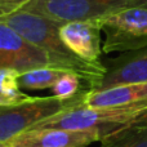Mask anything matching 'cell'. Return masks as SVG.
Here are the masks:
<instances>
[{
    "instance_id": "277c9868",
    "label": "cell",
    "mask_w": 147,
    "mask_h": 147,
    "mask_svg": "<svg viewBox=\"0 0 147 147\" xmlns=\"http://www.w3.org/2000/svg\"><path fill=\"white\" fill-rule=\"evenodd\" d=\"M132 0H30L21 10L48 17L61 23L101 22L107 17L127 9Z\"/></svg>"
},
{
    "instance_id": "5bb4252c",
    "label": "cell",
    "mask_w": 147,
    "mask_h": 147,
    "mask_svg": "<svg viewBox=\"0 0 147 147\" xmlns=\"http://www.w3.org/2000/svg\"><path fill=\"white\" fill-rule=\"evenodd\" d=\"M81 90V79L72 72H66L52 88L53 96L65 99L76 96Z\"/></svg>"
},
{
    "instance_id": "e0dca14e",
    "label": "cell",
    "mask_w": 147,
    "mask_h": 147,
    "mask_svg": "<svg viewBox=\"0 0 147 147\" xmlns=\"http://www.w3.org/2000/svg\"><path fill=\"white\" fill-rule=\"evenodd\" d=\"M0 147H7V146H5V145H1V143H0Z\"/></svg>"
},
{
    "instance_id": "5b68a950",
    "label": "cell",
    "mask_w": 147,
    "mask_h": 147,
    "mask_svg": "<svg viewBox=\"0 0 147 147\" xmlns=\"http://www.w3.org/2000/svg\"><path fill=\"white\" fill-rule=\"evenodd\" d=\"M103 53H130L147 47V8H127L101 22Z\"/></svg>"
},
{
    "instance_id": "3957f363",
    "label": "cell",
    "mask_w": 147,
    "mask_h": 147,
    "mask_svg": "<svg viewBox=\"0 0 147 147\" xmlns=\"http://www.w3.org/2000/svg\"><path fill=\"white\" fill-rule=\"evenodd\" d=\"M147 117V103L128 107H80L40 123L32 129H96L103 140Z\"/></svg>"
},
{
    "instance_id": "6da1fadb",
    "label": "cell",
    "mask_w": 147,
    "mask_h": 147,
    "mask_svg": "<svg viewBox=\"0 0 147 147\" xmlns=\"http://www.w3.org/2000/svg\"><path fill=\"white\" fill-rule=\"evenodd\" d=\"M0 22L7 23L18 34L43 48L51 58V67L78 75L89 89L101 88L107 74V66L102 62H88L76 56L61 39L59 30L63 23L27 10L3 14L0 16Z\"/></svg>"
},
{
    "instance_id": "9c48e42d",
    "label": "cell",
    "mask_w": 147,
    "mask_h": 147,
    "mask_svg": "<svg viewBox=\"0 0 147 147\" xmlns=\"http://www.w3.org/2000/svg\"><path fill=\"white\" fill-rule=\"evenodd\" d=\"M134 83H147V47L111 61L99 89Z\"/></svg>"
},
{
    "instance_id": "ba28073f",
    "label": "cell",
    "mask_w": 147,
    "mask_h": 147,
    "mask_svg": "<svg viewBox=\"0 0 147 147\" xmlns=\"http://www.w3.org/2000/svg\"><path fill=\"white\" fill-rule=\"evenodd\" d=\"M102 27L98 22H75L63 23L59 30L61 39L80 58L88 62H101L99 56L103 53L101 41Z\"/></svg>"
},
{
    "instance_id": "9a60e30c",
    "label": "cell",
    "mask_w": 147,
    "mask_h": 147,
    "mask_svg": "<svg viewBox=\"0 0 147 147\" xmlns=\"http://www.w3.org/2000/svg\"><path fill=\"white\" fill-rule=\"evenodd\" d=\"M30 0H0V16L21 10Z\"/></svg>"
},
{
    "instance_id": "30bf717a",
    "label": "cell",
    "mask_w": 147,
    "mask_h": 147,
    "mask_svg": "<svg viewBox=\"0 0 147 147\" xmlns=\"http://www.w3.org/2000/svg\"><path fill=\"white\" fill-rule=\"evenodd\" d=\"M147 103V83L123 84L107 89H89L86 107H128Z\"/></svg>"
},
{
    "instance_id": "8992f818",
    "label": "cell",
    "mask_w": 147,
    "mask_h": 147,
    "mask_svg": "<svg viewBox=\"0 0 147 147\" xmlns=\"http://www.w3.org/2000/svg\"><path fill=\"white\" fill-rule=\"evenodd\" d=\"M44 67H51L48 53L7 23L0 22V69H10L23 75Z\"/></svg>"
},
{
    "instance_id": "7c38bea8",
    "label": "cell",
    "mask_w": 147,
    "mask_h": 147,
    "mask_svg": "<svg viewBox=\"0 0 147 147\" xmlns=\"http://www.w3.org/2000/svg\"><path fill=\"white\" fill-rule=\"evenodd\" d=\"M20 78L14 70L0 69V106L17 105L30 97L21 90Z\"/></svg>"
},
{
    "instance_id": "4fadbf2b",
    "label": "cell",
    "mask_w": 147,
    "mask_h": 147,
    "mask_svg": "<svg viewBox=\"0 0 147 147\" xmlns=\"http://www.w3.org/2000/svg\"><path fill=\"white\" fill-rule=\"evenodd\" d=\"M69 71H63L54 67H44L28 71L20 78L21 88L30 89V90H38V89L53 88L56 83Z\"/></svg>"
},
{
    "instance_id": "8fae6325",
    "label": "cell",
    "mask_w": 147,
    "mask_h": 147,
    "mask_svg": "<svg viewBox=\"0 0 147 147\" xmlns=\"http://www.w3.org/2000/svg\"><path fill=\"white\" fill-rule=\"evenodd\" d=\"M99 147H147V117L112 133Z\"/></svg>"
},
{
    "instance_id": "2e32d148",
    "label": "cell",
    "mask_w": 147,
    "mask_h": 147,
    "mask_svg": "<svg viewBox=\"0 0 147 147\" xmlns=\"http://www.w3.org/2000/svg\"><path fill=\"white\" fill-rule=\"evenodd\" d=\"M129 8H147V0H132Z\"/></svg>"
},
{
    "instance_id": "52a82bcc",
    "label": "cell",
    "mask_w": 147,
    "mask_h": 147,
    "mask_svg": "<svg viewBox=\"0 0 147 147\" xmlns=\"http://www.w3.org/2000/svg\"><path fill=\"white\" fill-rule=\"evenodd\" d=\"M102 141L103 136L96 129H30L1 145L7 147H85Z\"/></svg>"
},
{
    "instance_id": "7a4b0ae2",
    "label": "cell",
    "mask_w": 147,
    "mask_h": 147,
    "mask_svg": "<svg viewBox=\"0 0 147 147\" xmlns=\"http://www.w3.org/2000/svg\"><path fill=\"white\" fill-rule=\"evenodd\" d=\"M89 89H83L71 98L57 96L28 97L12 106H0V143H7L16 136L32 129L45 120L85 106Z\"/></svg>"
}]
</instances>
